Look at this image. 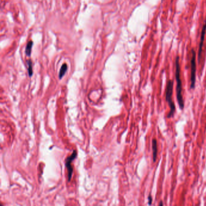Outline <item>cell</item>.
Listing matches in <instances>:
<instances>
[{"label": "cell", "mask_w": 206, "mask_h": 206, "mask_svg": "<svg viewBox=\"0 0 206 206\" xmlns=\"http://www.w3.org/2000/svg\"><path fill=\"white\" fill-rule=\"evenodd\" d=\"M175 79L176 81V99L179 108L183 109L184 103L182 95V82L180 78V66L179 63V57L175 59Z\"/></svg>", "instance_id": "1"}, {"label": "cell", "mask_w": 206, "mask_h": 206, "mask_svg": "<svg viewBox=\"0 0 206 206\" xmlns=\"http://www.w3.org/2000/svg\"><path fill=\"white\" fill-rule=\"evenodd\" d=\"M173 88V82L172 80H169L167 83L166 88V100L168 102L169 106L170 108V111L167 115L168 118L172 117L175 112V105L172 100Z\"/></svg>", "instance_id": "2"}, {"label": "cell", "mask_w": 206, "mask_h": 206, "mask_svg": "<svg viewBox=\"0 0 206 206\" xmlns=\"http://www.w3.org/2000/svg\"><path fill=\"white\" fill-rule=\"evenodd\" d=\"M196 53L192 50V58H191V77H190V88L194 89L195 87L196 82Z\"/></svg>", "instance_id": "3"}, {"label": "cell", "mask_w": 206, "mask_h": 206, "mask_svg": "<svg viewBox=\"0 0 206 206\" xmlns=\"http://www.w3.org/2000/svg\"><path fill=\"white\" fill-rule=\"evenodd\" d=\"M76 156H77V152H76V151H74L71 154V155L68 157L66 159V168L68 170V178H69V181L71 179V176H72V175H73V167L71 166V163L76 158Z\"/></svg>", "instance_id": "4"}, {"label": "cell", "mask_w": 206, "mask_h": 206, "mask_svg": "<svg viewBox=\"0 0 206 206\" xmlns=\"http://www.w3.org/2000/svg\"><path fill=\"white\" fill-rule=\"evenodd\" d=\"M206 21L204 24V26L203 27L202 32H201V39H200V45H199V50H198V61L200 60V58L201 57V53H202V48H203V42L204 40V37L206 35Z\"/></svg>", "instance_id": "5"}, {"label": "cell", "mask_w": 206, "mask_h": 206, "mask_svg": "<svg viewBox=\"0 0 206 206\" xmlns=\"http://www.w3.org/2000/svg\"><path fill=\"white\" fill-rule=\"evenodd\" d=\"M152 158L153 162H155L157 157V141L156 139H153L152 140Z\"/></svg>", "instance_id": "6"}, {"label": "cell", "mask_w": 206, "mask_h": 206, "mask_svg": "<svg viewBox=\"0 0 206 206\" xmlns=\"http://www.w3.org/2000/svg\"><path fill=\"white\" fill-rule=\"evenodd\" d=\"M33 45H34V42L32 41H29L27 43V45L26 46V50H25V53H26V54L27 56H30L31 52H32V48Z\"/></svg>", "instance_id": "7"}, {"label": "cell", "mask_w": 206, "mask_h": 206, "mask_svg": "<svg viewBox=\"0 0 206 206\" xmlns=\"http://www.w3.org/2000/svg\"><path fill=\"white\" fill-rule=\"evenodd\" d=\"M67 65L66 64H64L61 68L60 69V71H59V77L60 79H61L65 75V74L66 73L67 71Z\"/></svg>", "instance_id": "8"}, {"label": "cell", "mask_w": 206, "mask_h": 206, "mask_svg": "<svg viewBox=\"0 0 206 206\" xmlns=\"http://www.w3.org/2000/svg\"><path fill=\"white\" fill-rule=\"evenodd\" d=\"M28 63V73H29V76L30 77H32V76L33 75V64H32V62L31 60H29L27 61Z\"/></svg>", "instance_id": "9"}, {"label": "cell", "mask_w": 206, "mask_h": 206, "mask_svg": "<svg viewBox=\"0 0 206 206\" xmlns=\"http://www.w3.org/2000/svg\"><path fill=\"white\" fill-rule=\"evenodd\" d=\"M147 200H148V204H149V205H151L152 203V197L151 196V195L148 197Z\"/></svg>", "instance_id": "10"}, {"label": "cell", "mask_w": 206, "mask_h": 206, "mask_svg": "<svg viewBox=\"0 0 206 206\" xmlns=\"http://www.w3.org/2000/svg\"><path fill=\"white\" fill-rule=\"evenodd\" d=\"M159 206H163V201H160V204H159Z\"/></svg>", "instance_id": "11"}]
</instances>
